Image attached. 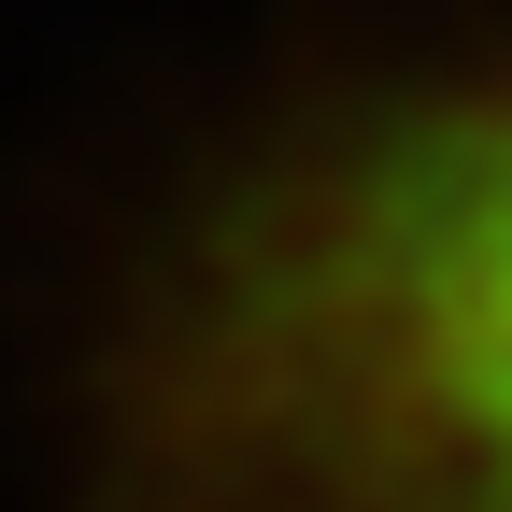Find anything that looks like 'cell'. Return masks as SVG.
Wrapping results in <instances>:
<instances>
[{
	"instance_id": "1",
	"label": "cell",
	"mask_w": 512,
	"mask_h": 512,
	"mask_svg": "<svg viewBox=\"0 0 512 512\" xmlns=\"http://www.w3.org/2000/svg\"><path fill=\"white\" fill-rule=\"evenodd\" d=\"M171 399L299 512H512V72L384 100L228 200Z\"/></svg>"
}]
</instances>
